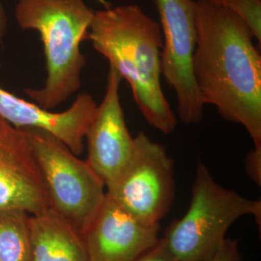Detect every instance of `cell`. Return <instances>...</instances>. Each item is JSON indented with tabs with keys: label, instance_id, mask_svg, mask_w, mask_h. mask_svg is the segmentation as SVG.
Listing matches in <instances>:
<instances>
[{
	"label": "cell",
	"instance_id": "7c38bea8",
	"mask_svg": "<svg viewBox=\"0 0 261 261\" xmlns=\"http://www.w3.org/2000/svg\"><path fill=\"white\" fill-rule=\"evenodd\" d=\"M30 261H89L83 234L51 209L31 215Z\"/></svg>",
	"mask_w": 261,
	"mask_h": 261
},
{
	"label": "cell",
	"instance_id": "30bf717a",
	"mask_svg": "<svg viewBox=\"0 0 261 261\" xmlns=\"http://www.w3.org/2000/svg\"><path fill=\"white\" fill-rule=\"evenodd\" d=\"M160 224H141L106 194L83 234L89 261H137L159 241Z\"/></svg>",
	"mask_w": 261,
	"mask_h": 261
},
{
	"label": "cell",
	"instance_id": "7a4b0ae2",
	"mask_svg": "<svg viewBox=\"0 0 261 261\" xmlns=\"http://www.w3.org/2000/svg\"><path fill=\"white\" fill-rule=\"evenodd\" d=\"M87 39L130 87L145 121L169 135L177 117L163 91L161 27L137 4L95 11Z\"/></svg>",
	"mask_w": 261,
	"mask_h": 261
},
{
	"label": "cell",
	"instance_id": "2e32d148",
	"mask_svg": "<svg viewBox=\"0 0 261 261\" xmlns=\"http://www.w3.org/2000/svg\"><path fill=\"white\" fill-rule=\"evenodd\" d=\"M245 168L248 176L251 178L256 185L260 186L261 147H253V149L248 153L245 160Z\"/></svg>",
	"mask_w": 261,
	"mask_h": 261
},
{
	"label": "cell",
	"instance_id": "3957f363",
	"mask_svg": "<svg viewBox=\"0 0 261 261\" xmlns=\"http://www.w3.org/2000/svg\"><path fill=\"white\" fill-rule=\"evenodd\" d=\"M94 14L84 0H18L15 18L19 28L36 30L44 47L45 84L24 90L42 109L51 111L80 91L86 64L81 45Z\"/></svg>",
	"mask_w": 261,
	"mask_h": 261
},
{
	"label": "cell",
	"instance_id": "277c9868",
	"mask_svg": "<svg viewBox=\"0 0 261 261\" xmlns=\"http://www.w3.org/2000/svg\"><path fill=\"white\" fill-rule=\"evenodd\" d=\"M260 223L261 201L252 200L219 185L199 163L190 207L173 222L162 240L179 261H209L224 242L231 224L244 216Z\"/></svg>",
	"mask_w": 261,
	"mask_h": 261
},
{
	"label": "cell",
	"instance_id": "8fae6325",
	"mask_svg": "<svg viewBox=\"0 0 261 261\" xmlns=\"http://www.w3.org/2000/svg\"><path fill=\"white\" fill-rule=\"evenodd\" d=\"M97 103L90 94L77 95L72 106L62 112L42 109L0 87V116L18 129L45 130L61 140L75 155L84 149V137Z\"/></svg>",
	"mask_w": 261,
	"mask_h": 261
},
{
	"label": "cell",
	"instance_id": "ac0fdd59",
	"mask_svg": "<svg viewBox=\"0 0 261 261\" xmlns=\"http://www.w3.org/2000/svg\"><path fill=\"white\" fill-rule=\"evenodd\" d=\"M7 28H8V19H7L5 10L3 8L2 4L0 3V42L6 35Z\"/></svg>",
	"mask_w": 261,
	"mask_h": 261
},
{
	"label": "cell",
	"instance_id": "52a82bcc",
	"mask_svg": "<svg viewBox=\"0 0 261 261\" xmlns=\"http://www.w3.org/2000/svg\"><path fill=\"white\" fill-rule=\"evenodd\" d=\"M163 36L162 74L174 90L177 114L184 124L203 119L201 103L193 74V54L196 45V1L154 0Z\"/></svg>",
	"mask_w": 261,
	"mask_h": 261
},
{
	"label": "cell",
	"instance_id": "5b68a950",
	"mask_svg": "<svg viewBox=\"0 0 261 261\" xmlns=\"http://www.w3.org/2000/svg\"><path fill=\"white\" fill-rule=\"evenodd\" d=\"M24 132L47 190L48 206L84 234L103 203L105 183L61 140L34 128Z\"/></svg>",
	"mask_w": 261,
	"mask_h": 261
},
{
	"label": "cell",
	"instance_id": "e0dca14e",
	"mask_svg": "<svg viewBox=\"0 0 261 261\" xmlns=\"http://www.w3.org/2000/svg\"><path fill=\"white\" fill-rule=\"evenodd\" d=\"M137 261H179L168 251L167 246L162 239L145 253H143Z\"/></svg>",
	"mask_w": 261,
	"mask_h": 261
},
{
	"label": "cell",
	"instance_id": "4fadbf2b",
	"mask_svg": "<svg viewBox=\"0 0 261 261\" xmlns=\"http://www.w3.org/2000/svg\"><path fill=\"white\" fill-rule=\"evenodd\" d=\"M30 223L23 210H0V261H30Z\"/></svg>",
	"mask_w": 261,
	"mask_h": 261
},
{
	"label": "cell",
	"instance_id": "d6986e66",
	"mask_svg": "<svg viewBox=\"0 0 261 261\" xmlns=\"http://www.w3.org/2000/svg\"><path fill=\"white\" fill-rule=\"evenodd\" d=\"M100 5L103 6V8H109L112 6V4L109 2V0H96Z\"/></svg>",
	"mask_w": 261,
	"mask_h": 261
},
{
	"label": "cell",
	"instance_id": "8992f818",
	"mask_svg": "<svg viewBox=\"0 0 261 261\" xmlns=\"http://www.w3.org/2000/svg\"><path fill=\"white\" fill-rule=\"evenodd\" d=\"M106 194L141 224H159L173 202V160L166 148L144 132L134 138L128 163Z\"/></svg>",
	"mask_w": 261,
	"mask_h": 261
},
{
	"label": "cell",
	"instance_id": "9a60e30c",
	"mask_svg": "<svg viewBox=\"0 0 261 261\" xmlns=\"http://www.w3.org/2000/svg\"><path fill=\"white\" fill-rule=\"evenodd\" d=\"M209 261H243L237 241L225 238Z\"/></svg>",
	"mask_w": 261,
	"mask_h": 261
},
{
	"label": "cell",
	"instance_id": "9c48e42d",
	"mask_svg": "<svg viewBox=\"0 0 261 261\" xmlns=\"http://www.w3.org/2000/svg\"><path fill=\"white\" fill-rule=\"evenodd\" d=\"M48 208L46 186L24 132L0 116V210L36 215Z\"/></svg>",
	"mask_w": 261,
	"mask_h": 261
},
{
	"label": "cell",
	"instance_id": "5bb4252c",
	"mask_svg": "<svg viewBox=\"0 0 261 261\" xmlns=\"http://www.w3.org/2000/svg\"><path fill=\"white\" fill-rule=\"evenodd\" d=\"M228 10L239 17L251 30L258 45L261 43V0H205Z\"/></svg>",
	"mask_w": 261,
	"mask_h": 261
},
{
	"label": "cell",
	"instance_id": "ba28073f",
	"mask_svg": "<svg viewBox=\"0 0 261 261\" xmlns=\"http://www.w3.org/2000/svg\"><path fill=\"white\" fill-rule=\"evenodd\" d=\"M121 82V76L110 66L103 101L97 105L84 137L88 152L86 161L106 187L121 172L134 146L122 108Z\"/></svg>",
	"mask_w": 261,
	"mask_h": 261
},
{
	"label": "cell",
	"instance_id": "6da1fadb",
	"mask_svg": "<svg viewBox=\"0 0 261 261\" xmlns=\"http://www.w3.org/2000/svg\"><path fill=\"white\" fill-rule=\"evenodd\" d=\"M193 74L203 106L245 128L261 147V56L251 30L228 10L196 0Z\"/></svg>",
	"mask_w": 261,
	"mask_h": 261
}]
</instances>
